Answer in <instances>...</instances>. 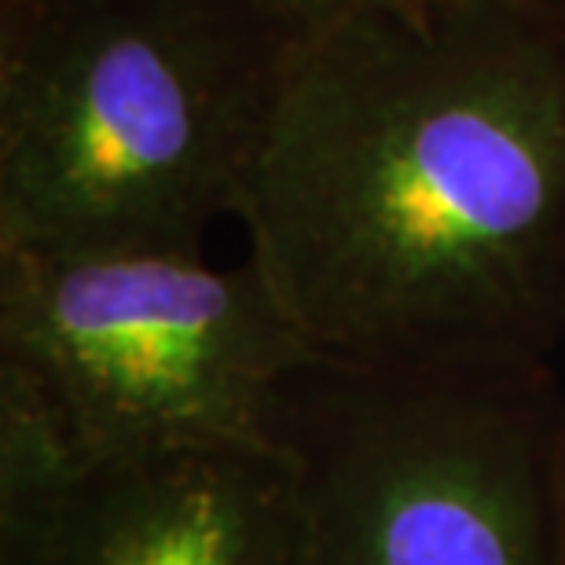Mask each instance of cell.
Listing matches in <instances>:
<instances>
[{
	"instance_id": "obj_7",
	"label": "cell",
	"mask_w": 565,
	"mask_h": 565,
	"mask_svg": "<svg viewBox=\"0 0 565 565\" xmlns=\"http://www.w3.org/2000/svg\"><path fill=\"white\" fill-rule=\"evenodd\" d=\"M265 15H273L279 26L290 33H312L331 22H342L349 15H364V11H386V8H419L423 0H254Z\"/></svg>"
},
{
	"instance_id": "obj_9",
	"label": "cell",
	"mask_w": 565,
	"mask_h": 565,
	"mask_svg": "<svg viewBox=\"0 0 565 565\" xmlns=\"http://www.w3.org/2000/svg\"><path fill=\"white\" fill-rule=\"evenodd\" d=\"M33 4V0H0V22H11L19 19L22 11H26Z\"/></svg>"
},
{
	"instance_id": "obj_5",
	"label": "cell",
	"mask_w": 565,
	"mask_h": 565,
	"mask_svg": "<svg viewBox=\"0 0 565 565\" xmlns=\"http://www.w3.org/2000/svg\"><path fill=\"white\" fill-rule=\"evenodd\" d=\"M41 565H301L290 462L177 451L104 467Z\"/></svg>"
},
{
	"instance_id": "obj_1",
	"label": "cell",
	"mask_w": 565,
	"mask_h": 565,
	"mask_svg": "<svg viewBox=\"0 0 565 565\" xmlns=\"http://www.w3.org/2000/svg\"><path fill=\"white\" fill-rule=\"evenodd\" d=\"M235 221L323 360L551 364L565 0H423L301 33Z\"/></svg>"
},
{
	"instance_id": "obj_4",
	"label": "cell",
	"mask_w": 565,
	"mask_h": 565,
	"mask_svg": "<svg viewBox=\"0 0 565 565\" xmlns=\"http://www.w3.org/2000/svg\"><path fill=\"white\" fill-rule=\"evenodd\" d=\"M562 415L551 364L316 360L279 434L301 565H562Z\"/></svg>"
},
{
	"instance_id": "obj_2",
	"label": "cell",
	"mask_w": 565,
	"mask_h": 565,
	"mask_svg": "<svg viewBox=\"0 0 565 565\" xmlns=\"http://www.w3.org/2000/svg\"><path fill=\"white\" fill-rule=\"evenodd\" d=\"M294 41L254 0H33L0 22V254L202 250Z\"/></svg>"
},
{
	"instance_id": "obj_3",
	"label": "cell",
	"mask_w": 565,
	"mask_h": 565,
	"mask_svg": "<svg viewBox=\"0 0 565 565\" xmlns=\"http://www.w3.org/2000/svg\"><path fill=\"white\" fill-rule=\"evenodd\" d=\"M323 360L250 257L4 250L0 364L38 382L96 467L273 451L290 390Z\"/></svg>"
},
{
	"instance_id": "obj_6",
	"label": "cell",
	"mask_w": 565,
	"mask_h": 565,
	"mask_svg": "<svg viewBox=\"0 0 565 565\" xmlns=\"http://www.w3.org/2000/svg\"><path fill=\"white\" fill-rule=\"evenodd\" d=\"M99 470L26 371L0 364V565H41Z\"/></svg>"
},
{
	"instance_id": "obj_8",
	"label": "cell",
	"mask_w": 565,
	"mask_h": 565,
	"mask_svg": "<svg viewBox=\"0 0 565 565\" xmlns=\"http://www.w3.org/2000/svg\"><path fill=\"white\" fill-rule=\"evenodd\" d=\"M555 500H558V544H562V565H565V415L558 434V462H555Z\"/></svg>"
}]
</instances>
